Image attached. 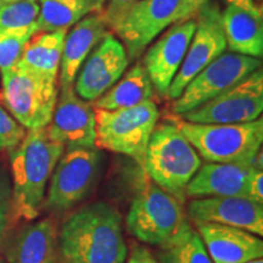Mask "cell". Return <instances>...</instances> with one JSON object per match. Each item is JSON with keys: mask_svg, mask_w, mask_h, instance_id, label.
Wrapping results in <instances>:
<instances>
[{"mask_svg": "<svg viewBox=\"0 0 263 263\" xmlns=\"http://www.w3.org/2000/svg\"><path fill=\"white\" fill-rule=\"evenodd\" d=\"M66 29L38 32L31 38L22 52L20 64L51 80H59Z\"/></svg>", "mask_w": 263, "mask_h": 263, "instance_id": "cell-23", "label": "cell"}, {"mask_svg": "<svg viewBox=\"0 0 263 263\" xmlns=\"http://www.w3.org/2000/svg\"><path fill=\"white\" fill-rule=\"evenodd\" d=\"M153 83L144 66L139 62L134 65L123 78H120L106 93L93 101V107L108 111L120 110L153 100Z\"/></svg>", "mask_w": 263, "mask_h": 263, "instance_id": "cell-22", "label": "cell"}, {"mask_svg": "<svg viewBox=\"0 0 263 263\" xmlns=\"http://www.w3.org/2000/svg\"><path fill=\"white\" fill-rule=\"evenodd\" d=\"M196 226L213 263H249L263 257V241L258 235L212 223Z\"/></svg>", "mask_w": 263, "mask_h": 263, "instance_id": "cell-19", "label": "cell"}, {"mask_svg": "<svg viewBox=\"0 0 263 263\" xmlns=\"http://www.w3.org/2000/svg\"><path fill=\"white\" fill-rule=\"evenodd\" d=\"M59 263H65V262H62V261H61V259H60V261H59Z\"/></svg>", "mask_w": 263, "mask_h": 263, "instance_id": "cell-38", "label": "cell"}, {"mask_svg": "<svg viewBox=\"0 0 263 263\" xmlns=\"http://www.w3.org/2000/svg\"><path fill=\"white\" fill-rule=\"evenodd\" d=\"M249 263H263V261H262V258H259V259H255V261H251Z\"/></svg>", "mask_w": 263, "mask_h": 263, "instance_id": "cell-35", "label": "cell"}, {"mask_svg": "<svg viewBox=\"0 0 263 263\" xmlns=\"http://www.w3.org/2000/svg\"><path fill=\"white\" fill-rule=\"evenodd\" d=\"M59 97L58 80L45 77L17 62L2 72L0 105L26 130L50 123Z\"/></svg>", "mask_w": 263, "mask_h": 263, "instance_id": "cell-5", "label": "cell"}, {"mask_svg": "<svg viewBox=\"0 0 263 263\" xmlns=\"http://www.w3.org/2000/svg\"><path fill=\"white\" fill-rule=\"evenodd\" d=\"M261 59L232 51L223 52L186 84L182 94L173 100L172 111L182 116L201 106L261 68Z\"/></svg>", "mask_w": 263, "mask_h": 263, "instance_id": "cell-10", "label": "cell"}, {"mask_svg": "<svg viewBox=\"0 0 263 263\" xmlns=\"http://www.w3.org/2000/svg\"><path fill=\"white\" fill-rule=\"evenodd\" d=\"M180 0H139L111 29L120 38L128 60H136L161 32L176 24Z\"/></svg>", "mask_w": 263, "mask_h": 263, "instance_id": "cell-12", "label": "cell"}, {"mask_svg": "<svg viewBox=\"0 0 263 263\" xmlns=\"http://www.w3.org/2000/svg\"><path fill=\"white\" fill-rule=\"evenodd\" d=\"M15 2H22V0H3L4 4H6V3H15Z\"/></svg>", "mask_w": 263, "mask_h": 263, "instance_id": "cell-34", "label": "cell"}, {"mask_svg": "<svg viewBox=\"0 0 263 263\" xmlns=\"http://www.w3.org/2000/svg\"><path fill=\"white\" fill-rule=\"evenodd\" d=\"M37 33V29L14 31L0 27V72L9 70L17 64L26 44Z\"/></svg>", "mask_w": 263, "mask_h": 263, "instance_id": "cell-27", "label": "cell"}, {"mask_svg": "<svg viewBox=\"0 0 263 263\" xmlns=\"http://www.w3.org/2000/svg\"><path fill=\"white\" fill-rule=\"evenodd\" d=\"M224 2H229V0H224Z\"/></svg>", "mask_w": 263, "mask_h": 263, "instance_id": "cell-39", "label": "cell"}, {"mask_svg": "<svg viewBox=\"0 0 263 263\" xmlns=\"http://www.w3.org/2000/svg\"><path fill=\"white\" fill-rule=\"evenodd\" d=\"M222 26L229 51L261 59L263 15L255 0H229L222 12Z\"/></svg>", "mask_w": 263, "mask_h": 263, "instance_id": "cell-17", "label": "cell"}, {"mask_svg": "<svg viewBox=\"0 0 263 263\" xmlns=\"http://www.w3.org/2000/svg\"><path fill=\"white\" fill-rule=\"evenodd\" d=\"M25 134V128L0 105V151L14 149Z\"/></svg>", "mask_w": 263, "mask_h": 263, "instance_id": "cell-28", "label": "cell"}, {"mask_svg": "<svg viewBox=\"0 0 263 263\" xmlns=\"http://www.w3.org/2000/svg\"><path fill=\"white\" fill-rule=\"evenodd\" d=\"M186 222L182 203L149 180L138 188L126 218L127 230L132 236L156 246L173 238Z\"/></svg>", "mask_w": 263, "mask_h": 263, "instance_id": "cell-7", "label": "cell"}, {"mask_svg": "<svg viewBox=\"0 0 263 263\" xmlns=\"http://www.w3.org/2000/svg\"><path fill=\"white\" fill-rule=\"evenodd\" d=\"M263 111V71L258 68L201 106L183 114L182 120L202 124L246 123Z\"/></svg>", "mask_w": 263, "mask_h": 263, "instance_id": "cell-9", "label": "cell"}, {"mask_svg": "<svg viewBox=\"0 0 263 263\" xmlns=\"http://www.w3.org/2000/svg\"><path fill=\"white\" fill-rule=\"evenodd\" d=\"M262 161L252 164L207 162L199 168L185 189V196H241L246 197L248 186Z\"/></svg>", "mask_w": 263, "mask_h": 263, "instance_id": "cell-18", "label": "cell"}, {"mask_svg": "<svg viewBox=\"0 0 263 263\" xmlns=\"http://www.w3.org/2000/svg\"><path fill=\"white\" fill-rule=\"evenodd\" d=\"M47 130L49 137L65 149L94 147L97 130L93 105L76 93L73 85L60 88Z\"/></svg>", "mask_w": 263, "mask_h": 263, "instance_id": "cell-14", "label": "cell"}, {"mask_svg": "<svg viewBox=\"0 0 263 263\" xmlns=\"http://www.w3.org/2000/svg\"><path fill=\"white\" fill-rule=\"evenodd\" d=\"M188 216L195 224L212 223L244 229L263 235V205L248 197L212 196L194 199L188 205Z\"/></svg>", "mask_w": 263, "mask_h": 263, "instance_id": "cell-16", "label": "cell"}, {"mask_svg": "<svg viewBox=\"0 0 263 263\" xmlns=\"http://www.w3.org/2000/svg\"><path fill=\"white\" fill-rule=\"evenodd\" d=\"M246 197L252 201L261 203L263 205V173L262 168H258L252 174L251 179H250L249 186H248V194Z\"/></svg>", "mask_w": 263, "mask_h": 263, "instance_id": "cell-32", "label": "cell"}, {"mask_svg": "<svg viewBox=\"0 0 263 263\" xmlns=\"http://www.w3.org/2000/svg\"><path fill=\"white\" fill-rule=\"evenodd\" d=\"M95 146L126 155L144 166L150 136L159 122L160 111L154 100L120 110L94 108Z\"/></svg>", "mask_w": 263, "mask_h": 263, "instance_id": "cell-6", "label": "cell"}, {"mask_svg": "<svg viewBox=\"0 0 263 263\" xmlns=\"http://www.w3.org/2000/svg\"><path fill=\"white\" fill-rule=\"evenodd\" d=\"M38 0L6 3L0 6V27L14 29V31H27V29L38 31Z\"/></svg>", "mask_w": 263, "mask_h": 263, "instance_id": "cell-26", "label": "cell"}, {"mask_svg": "<svg viewBox=\"0 0 263 263\" xmlns=\"http://www.w3.org/2000/svg\"><path fill=\"white\" fill-rule=\"evenodd\" d=\"M196 28L195 18L176 22L145 52L143 65L154 89L166 98Z\"/></svg>", "mask_w": 263, "mask_h": 263, "instance_id": "cell-15", "label": "cell"}, {"mask_svg": "<svg viewBox=\"0 0 263 263\" xmlns=\"http://www.w3.org/2000/svg\"><path fill=\"white\" fill-rule=\"evenodd\" d=\"M10 263H59L58 229L51 218L26 226L9 251Z\"/></svg>", "mask_w": 263, "mask_h": 263, "instance_id": "cell-21", "label": "cell"}, {"mask_svg": "<svg viewBox=\"0 0 263 263\" xmlns=\"http://www.w3.org/2000/svg\"><path fill=\"white\" fill-rule=\"evenodd\" d=\"M11 222V185L5 173L0 172V244Z\"/></svg>", "mask_w": 263, "mask_h": 263, "instance_id": "cell-29", "label": "cell"}, {"mask_svg": "<svg viewBox=\"0 0 263 263\" xmlns=\"http://www.w3.org/2000/svg\"><path fill=\"white\" fill-rule=\"evenodd\" d=\"M133 249L138 256L139 263H159L157 258L153 254H151L150 250L145 248V246L136 245Z\"/></svg>", "mask_w": 263, "mask_h": 263, "instance_id": "cell-33", "label": "cell"}, {"mask_svg": "<svg viewBox=\"0 0 263 263\" xmlns=\"http://www.w3.org/2000/svg\"><path fill=\"white\" fill-rule=\"evenodd\" d=\"M10 151L12 173L11 222L33 221L44 203L45 188L65 146L49 137L47 127L26 130Z\"/></svg>", "mask_w": 263, "mask_h": 263, "instance_id": "cell-2", "label": "cell"}, {"mask_svg": "<svg viewBox=\"0 0 263 263\" xmlns=\"http://www.w3.org/2000/svg\"><path fill=\"white\" fill-rule=\"evenodd\" d=\"M176 123L207 162L252 164L262 161V117L233 124H202L184 120H176Z\"/></svg>", "mask_w": 263, "mask_h": 263, "instance_id": "cell-4", "label": "cell"}, {"mask_svg": "<svg viewBox=\"0 0 263 263\" xmlns=\"http://www.w3.org/2000/svg\"><path fill=\"white\" fill-rule=\"evenodd\" d=\"M58 250L65 263H124L128 249L120 212L105 201L78 209L58 230Z\"/></svg>", "mask_w": 263, "mask_h": 263, "instance_id": "cell-1", "label": "cell"}, {"mask_svg": "<svg viewBox=\"0 0 263 263\" xmlns=\"http://www.w3.org/2000/svg\"><path fill=\"white\" fill-rule=\"evenodd\" d=\"M105 2L106 0H38V31H67L85 16L103 11Z\"/></svg>", "mask_w": 263, "mask_h": 263, "instance_id": "cell-24", "label": "cell"}, {"mask_svg": "<svg viewBox=\"0 0 263 263\" xmlns=\"http://www.w3.org/2000/svg\"><path fill=\"white\" fill-rule=\"evenodd\" d=\"M129 64L127 51L116 35L108 33L82 65L73 83L74 91L87 101H95L122 77Z\"/></svg>", "mask_w": 263, "mask_h": 263, "instance_id": "cell-13", "label": "cell"}, {"mask_svg": "<svg viewBox=\"0 0 263 263\" xmlns=\"http://www.w3.org/2000/svg\"><path fill=\"white\" fill-rule=\"evenodd\" d=\"M159 263H213L199 233L189 221L168 241L160 245Z\"/></svg>", "mask_w": 263, "mask_h": 263, "instance_id": "cell-25", "label": "cell"}, {"mask_svg": "<svg viewBox=\"0 0 263 263\" xmlns=\"http://www.w3.org/2000/svg\"><path fill=\"white\" fill-rule=\"evenodd\" d=\"M108 33L103 11H99L85 16L66 34L59 70L60 88L73 85L82 65Z\"/></svg>", "mask_w": 263, "mask_h": 263, "instance_id": "cell-20", "label": "cell"}, {"mask_svg": "<svg viewBox=\"0 0 263 263\" xmlns=\"http://www.w3.org/2000/svg\"><path fill=\"white\" fill-rule=\"evenodd\" d=\"M209 4V0H180V6L176 22L186 21V20L195 18L205 6Z\"/></svg>", "mask_w": 263, "mask_h": 263, "instance_id": "cell-31", "label": "cell"}, {"mask_svg": "<svg viewBox=\"0 0 263 263\" xmlns=\"http://www.w3.org/2000/svg\"><path fill=\"white\" fill-rule=\"evenodd\" d=\"M195 21L196 28L190 41L188 51L167 91L166 98L171 100H176L186 84L227 49L222 26V11L218 6L207 4L196 15Z\"/></svg>", "mask_w": 263, "mask_h": 263, "instance_id": "cell-11", "label": "cell"}, {"mask_svg": "<svg viewBox=\"0 0 263 263\" xmlns=\"http://www.w3.org/2000/svg\"><path fill=\"white\" fill-rule=\"evenodd\" d=\"M202 166L201 159L176 121L157 122L147 143L144 170L156 185L185 201V189Z\"/></svg>", "mask_w": 263, "mask_h": 263, "instance_id": "cell-3", "label": "cell"}, {"mask_svg": "<svg viewBox=\"0 0 263 263\" xmlns=\"http://www.w3.org/2000/svg\"><path fill=\"white\" fill-rule=\"evenodd\" d=\"M3 4H4V3H3V0H0V6H2Z\"/></svg>", "mask_w": 263, "mask_h": 263, "instance_id": "cell-37", "label": "cell"}, {"mask_svg": "<svg viewBox=\"0 0 263 263\" xmlns=\"http://www.w3.org/2000/svg\"><path fill=\"white\" fill-rule=\"evenodd\" d=\"M0 263H5V261L2 257H0Z\"/></svg>", "mask_w": 263, "mask_h": 263, "instance_id": "cell-36", "label": "cell"}, {"mask_svg": "<svg viewBox=\"0 0 263 263\" xmlns=\"http://www.w3.org/2000/svg\"><path fill=\"white\" fill-rule=\"evenodd\" d=\"M101 167L103 155L97 146L65 149L50 177L45 209L65 212L83 201L97 185Z\"/></svg>", "mask_w": 263, "mask_h": 263, "instance_id": "cell-8", "label": "cell"}, {"mask_svg": "<svg viewBox=\"0 0 263 263\" xmlns=\"http://www.w3.org/2000/svg\"><path fill=\"white\" fill-rule=\"evenodd\" d=\"M138 2L139 0H110L108 2L106 9L103 10V14L110 31L123 17L128 10L136 5Z\"/></svg>", "mask_w": 263, "mask_h": 263, "instance_id": "cell-30", "label": "cell"}]
</instances>
